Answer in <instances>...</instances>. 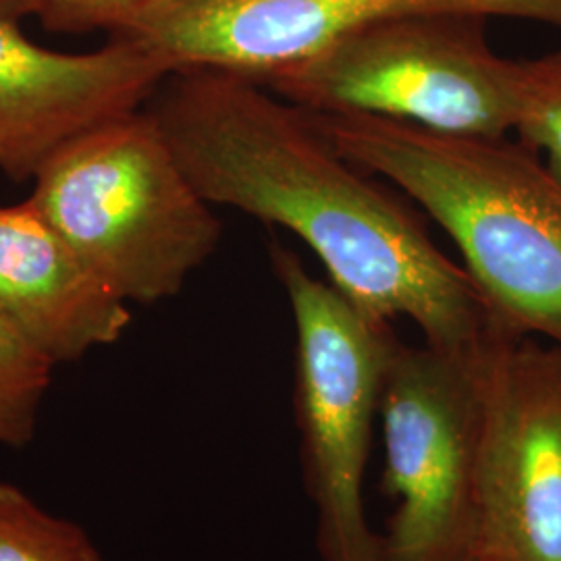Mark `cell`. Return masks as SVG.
Here are the masks:
<instances>
[{"label": "cell", "mask_w": 561, "mask_h": 561, "mask_svg": "<svg viewBox=\"0 0 561 561\" xmlns=\"http://www.w3.org/2000/svg\"><path fill=\"white\" fill-rule=\"evenodd\" d=\"M514 134L561 181V50L518 59Z\"/></svg>", "instance_id": "cell-13"}, {"label": "cell", "mask_w": 561, "mask_h": 561, "mask_svg": "<svg viewBox=\"0 0 561 561\" xmlns=\"http://www.w3.org/2000/svg\"><path fill=\"white\" fill-rule=\"evenodd\" d=\"M144 108L204 201L298 236L368 317H405L466 358L512 333L412 201L345 159L308 111L219 69L173 71Z\"/></svg>", "instance_id": "cell-1"}, {"label": "cell", "mask_w": 561, "mask_h": 561, "mask_svg": "<svg viewBox=\"0 0 561 561\" xmlns=\"http://www.w3.org/2000/svg\"><path fill=\"white\" fill-rule=\"evenodd\" d=\"M152 0H44L42 25L59 34L111 32L127 13Z\"/></svg>", "instance_id": "cell-14"}, {"label": "cell", "mask_w": 561, "mask_h": 561, "mask_svg": "<svg viewBox=\"0 0 561 561\" xmlns=\"http://www.w3.org/2000/svg\"><path fill=\"white\" fill-rule=\"evenodd\" d=\"M44 0H0V18L21 21L30 15L41 18Z\"/></svg>", "instance_id": "cell-15"}, {"label": "cell", "mask_w": 561, "mask_h": 561, "mask_svg": "<svg viewBox=\"0 0 561 561\" xmlns=\"http://www.w3.org/2000/svg\"><path fill=\"white\" fill-rule=\"evenodd\" d=\"M486 21L437 13L362 25L254 81L308 113L505 138L516 125L518 59L493 50Z\"/></svg>", "instance_id": "cell-4"}, {"label": "cell", "mask_w": 561, "mask_h": 561, "mask_svg": "<svg viewBox=\"0 0 561 561\" xmlns=\"http://www.w3.org/2000/svg\"><path fill=\"white\" fill-rule=\"evenodd\" d=\"M479 15L561 30V0H152L108 32L181 69L259 80L341 34L410 15Z\"/></svg>", "instance_id": "cell-8"}, {"label": "cell", "mask_w": 561, "mask_h": 561, "mask_svg": "<svg viewBox=\"0 0 561 561\" xmlns=\"http://www.w3.org/2000/svg\"><path fill=\"white\" fill-rule=\"evenodd\" d=\"M0 561H104L85 530L0 484Z\"/></svg>", "instance_id": "cell-11"}, {"label": "cell", "mask_w": 561, "mask_h": 561, "mask_svg": "<svg viewBox=\"0 0 561 561\" xmlns=\"http://www.w3.org/2000/svg\"><path fill=\"white\" fill-rule=\"evenodd\" d=\"M493 347L466 358L398 341L379 408L382 486L398 502L381 561H477L484 375Z\"/></svg>", "instance_id": "cell-6"}, {"label": "cell", "mask_w": 561, "mask_h": 561, "mask_svg": "<svg viewBox=\"0 0 561 561\" xmlns=\"http://www.w3.org/2000/svg\"><path fill=\"white\" fill-rule=\"evenodd\" d=\"M477 561H561V347L505 335L484 375Z\"/></svg>", "instance_id": "cell-7"}, {"label": "cell", "mask_w": 561, "mask_h": 561, "mask_svg": "<svg viewBox=\"0 0 561 561\" xmlns=\"http://www.w3.org/2000/svg\"><path fill=\"white\" fill-rule=\"evenodd\" d=\"M173 69L138 42L108 36L92 53H57L0 18V171L34 180L44 161L81 131L140 111Z\"/></svg>", "instance_id": "cell-9"}, {"label": "cell", "mask_w": 561, "mask_h": 561, "mask_svg": "<svg viewBox=\"0 0 561 561\" xmlns=\"http://www.w3.org/2000/svg\"><path fill=\"white\" fill-rule=\"evenodd\" d=\"M27 202L123 301L178 296L221 243V219L146 108L65 141Z\"/></svg>", "instance_id": "cell-3"}, {"label": "cell", "mask_w": 561, "mask_h": 561, "mask_svg": "<svg viewBox=\"0 0 561 561\" xmlns=\"http://www.w3.org/2000/svg\"><path fill=\"white\" fill-rule=\"evenodd\" d=\"M271 259L296 324V422L304 484L317 514L322 561H381L366 520L364 477L382 382L398 337L317 279L283 245Z\"/></svg>", "instance_id": "cell-5"}, {"label": "cell", "mask_w": 561, "mask_h": 561, "mask_svg": "<svg viewBox=\"0 0 561 561\" xmlns=\"http://www.w3.org/2000/svg\"><path fill=\"white\" fill-rule=\"evenodd\" d=\"M345 159L389 181L454 240L493 317L561 347V181L522 141L319 115Z\"/></svg>", "instance_id": "cell-2"}, {"label": "cell", "mask_w": 561, "mask_h": 561, "mask_svg": "<svg viewBox=\"0 0 561 561\" xmlns=\"http://www.w3.org/2000/svg\"><path fill=\"white\" fill-rule=\"evenodd\" d=\"M0 321L57 366L117 343L131 312L25 201L0 208Z\"/></svg>", "instance_id": "cell-10"}, {"label": "cell", "mask_w": 561, "mask_h": 561, "mask_svg": "<svg viewBox=\"0 0 561 561\" xmlns=\"http://www.w3.org/2000/svg\"><path fill=\"white\" fill-rule=\"evenodd\" d=\"M53 368V362L0 321V445L23 447L34 439Z\"/></svg>", "instance_id": "cell-12"}]
</instances>
